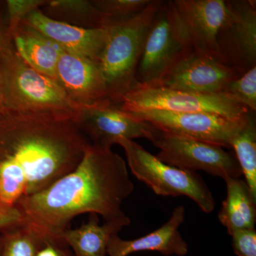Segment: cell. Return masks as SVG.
<instances>
[{"mask_svg": "<svg viewBox=\"0 0 256 256\" xmlns=\"http://www.w3.org/2000/svg\"><path fill=\"white\" fill-rule=\"evenodd\" d=\"M90 142L70 120L0 110V202L42 191L73 171Z\"/></svg>", "mask_w": 256, "mask_h": 256, "instance_id": "cell-1", "label": "cell"}, {"mask_svg": "<svg viewBox=\"0 0 256 256\" xmlns=\"http://www.w3.org/2000/svg\"><path fill=\"white\" fill-rule=\"evenodd\" d=\"M134 188L122 156L90 144L73 171L15 206L23 223L45 242H64L62 234L79 215L100 216L104 222L130 220L122 205Z\"/></svg>", "mask_w": 256, "mask_h": 256, "instance_id": "cell-2", "label": "cell"}, {"mask_svg": "<svg viewBox=\"0 0 256 256\" xmlns=\"http://www.w3.org/2000/svg\"><path fill=\"white\" fill-rule=\"evenodd\" d=\"M0 80L4 107L8 110L53 114L74 122L82 108L56 80L25 63L12 42L0 52Z\"/></svg>", "mask_w": 256, "mask_h": 256, "instance_id": "cell-3", "label": "cell"}, {"mask_svg": "<svg viewBox=\"0 0 256 256\" xmlns=\"http://www.w3.org/2000/svg\"><path fill=\"white\" fill-rule=\"evenodd\" d=\"M164 0H152L134 18L111 24L98 64L105 78L109 99L118 104L136 86V74L148 30Z\"/></svg>", "mask_w": 256, "mask_h": 256, "instance_id": "cell-4", "label": "cell"}, {"mask_svg": "<svg viewBox=\"0 0 256 256\" xmlns=\"http://www.w3.org/2000/svg\"><path fill=\"white\" fill-rule=\"evenodd\" d=\"M118 144L124 148L132 174L156 194L185 196L204 213L210 214L214 210V197L203 178L196 172L166 164L134 141L122 140Z\"/></svg>", "mask_w": 256, "mask_h": 256, "instance_id": "cell-5", "label": "cell"}, {"mask_svg": "<svg viewBox=\"0 0 256 256\" xmlns=\"http://www.w3.org/2000/svg\"><path fill=\"white\" fill-rule=\"evenodd\" d=\"M117 105L126 112L152 110L208 112L233 120L244 118L250 112L232 96L224 92L194 94L138 84L121 98Z\"/></svg>", "mask_w": 256, "mask_h": 256, "instance_id": "cell-6", "label": "cell"}, {"mask_svg": "<svg viewBox=\"0 0 256 256\" xmlns=\"http://www.w3.org/2000/svg\"><path fill=\"white\" fill-rule=\"evenodd\" d=\"M150 142L159 149L156 158L166 164L188 171H204L224 180L242 176L235 156L222 146L174 136L158 128Z\"/></svg>", "mask_w": 256, "mask_h": 256, "instance_id": "cell-7", "label": "cell"}, {"mask_svg": "<svg viewBox=\"0 0 256 256\" xmlns=\"http://www.w3.org/2000/svg\"><path fill=\"white\" fill-rule=\"evenodd\" d=\"M188 50V38L172 0L164 1L146 34L136 74L138 85L156 82Z\"/></svg>", "mask_w": 256, "mask_h": 256, "instance_id": "cell-8", "label": "cell"}, {"mask_svg": "<svg viewBox=\"0 0 256 256\" xmlns=\"http://www.w3.org/2000/svg\"><path fill=\"white\" fill-rule=\"evenodd\" d=\"M240 74L216 56L186 50L150 86L200 94L224 92Z\"/></svg>", "mask_w": 256, "mask_h": 256, "instance_id": "cell-9", "label": "cell"}, {"mask_svg": "<svg viewBox=\"0 0 256 256\" xmlns=\"http://www.w3.org/2000/svg\"><path fill=\"white\" fill-rule=\"evenodd\" d=\"M127 114L152 124L162 132L228 149H230L232 140L244 127L248 116V114L244 118L233 120L208 112H172L152 110Z\"/></svg>", "mask_w": 256, "mask_h": 256, "instance_id": "cell-10", "label": "cell"}, {"mask_svg": "<svg viewBox=\"0 0 256 256\" xmlns=\"http://www.w3.org/2000/svg\"><path fill=\"white\" fill-rule=\"evenodd\" d=\"M92 146L111 149L122 140L146 138L151 141L156 128L132 117L110 99L82 106L74 121Z\"/></svg>", "mask_w": 256, "mask_h": 256, "instance_id": "cell-11", "label": "cell"}, {"mask_svg": "<svg viewBox=\"0 0 256 256\" xmlns=\"http://www.w3.org/2000/svg\"><path fill=\"white\" fill-rule=\"evenodd\" d=\"M217 35L220 60L240 74L256 66V1L227 0Z\"/></svg>", "mask_w": 256, "mask_h": 256, "instance_id": "cell-12", "label": "cell"}, {"mask_svg": "<svg viewBox=\"0 0 256 256\" xmlns=\"http://www.w3.org/2000/svg\"><path fill=\"white\" fill-rule=\"evenodd\" d=\"M172 2L190 50L220 58L216 38L226 16V1L172 0Z\"/></svg>", "mask_w": 256, "mask_h": 256, "instance_id": "cell-13", "label": "cell"}, {"mask_svg": "<svg viewBox=\"0 0 256 256\" xmlns=\"http://www.w3.org/2000/svg\"><path fill=\"white\" fill-rule=\"evenodd\" d=\"M56 80L78 105H92L109 99L105 78L98 64L64 50L57 63Z\"/></svg>", "mask_w": 256, "mask_h": 256, "instance_id": "cell-14", "label": "cell"}, {"mask_svg": "<svg viewBox=\"0 0 256 256\" xmlns=\"http://www.w3.org/2000/svg\"><path fill=\"white\" fill-rule=\"evenodd\" d=\"M24 22L60 45L62 50L98 63L110 34V26L86 28L56 21L41 10L34 12Z\"/></svg>", "mask_w": 256, "mask_h": 256, "instance_id": "cell-15", "label": "cell"}, {"mask_svg": "<svg viewBox=\"0 0 256 256\" xmlns=\"http://www.w3.org/2000/svg\"><path fill=\"white\" fill-rule=\"evenodd\" d=\"M185 220V208L176 207L166 223L144 236L124 240L118 234L112 236L108 245V256H129L138 252H158L164 256H186L188 252L178 228Z\"/></svg>", "mask_w": 256, "mask_h": 256, "instance_id": "cell-16", "label": "cell"}, {"mask_svg": "<svg viewBox=\"0 0 256 256\" xmlns=\"http://www.w3.org/2000/svg\"><path fill=\"white\" fill-rule=\"evenodd\" d=\"M13 48L26 64L56 80L62 47L28 24L20 23L10 34Z\"/></svg>", "mask_w": 256, "mask_h": 256, "instance_id": "cell-17", "label": "cell"}, {"mask_svg": "<svg viewBox=\"0 0 256 256\" xmlns=\"http://www.w3.org/2000/svg\"><path fill=\"white\" fill-rule=\"evenodd\" d=\"M131 220H114L100 224L98 216L89 214L88 220L76 228H68L62 235V242L74 256H108L109 240L118 234Z\"/></svg>", "mask_w": 256, "mask_h": 256, "instance_id": "cell-18", "label": "cell"}, {"mask_svg": "<svg viewBox=\"0 0 256 256\" xmlns=\"http://www.w3.org/2000/svg\"><path fill=\"white\" fill-rule=\"evenodd\" d=\"M224 181L226 184V197L218 212L220 223L226 228L229 235L236 230L255 228L256 198L245 180L228 178Z\"/></svg>", "mask_w": 256, "mask_h": 256, "instance_id": "cell-19", "label": "cell"}, {"mask_svg": "<svg viewBox=\"0 0 256 256\" xmlns=\"http://www.w3.org/2000/svg\"><path fill=\"white\" fill-rule=\"evenodd\" d=\"M41 11L52 20L78 28H98L112 24L92 0H47Z\"/></svg>", "mask_w": 256, "mask_h": 256, "instance_id": "cell-20", "label": "cell"}, {"mask_svg": "<svg viewBox=\"0 0 256 256\" xmlns=\"http://www.w3.org/2000/svg\"><path fill=\"white\" fill-rule=\"evenodd\" d=\"M255 112H250L244 127L230 142V148L242 170V175L256 198V124Z\"/></svg>", "mask_w": 256, "mask_h": 256, "instance_id": "cell-21", "label": "cell"}, {"mask_svg": "<svg viewBox=\"0 0 256 256\" xmlns=\"http://www.w3.org/2000/svg\"><path fill=\"white\" fill-rule=\"evenodd\" d=\"M0 256H38L46 244L40 234L24 223L2 229Z\"/></svg>", "mask_w": 256, "mask_h": 256, "instance_id": "cell-22", "label": "cell"}, {"mask_svg": "<svg viewBox=\"0 0 256 256\" xmlns=\"http://www.w3.org/2000/svg\"><path fill=\"white\" fill-rule=\"evenodd\" d=\"M152 0H92L110 24L122 22L146 9Z\"/></svg>", "mask_w": 256, "mask_h": 256, "instance_id": "cell-23", "label": "cell"}, {"mask_svg": "<svg viewBox=\"0 0 256 256\" xmlns=\"http://www.w3.org/2000/svg\"><path fill=\"white\" fill-rule=\"evenodd\" d=\"M224 92L252 112L256 111V66L229 82Z\"/></svg>", "mask_w": 256, "mask_h": 256, "instance_id": "cell-24", "label": "cell"}, {"mask_svg": "<svg viewBox=\"0 0 256 256\" xmlns=\"http://www.w3.org/2000/svg\"><path fill=\"white\" fill-rule=\"evenodd\" d=\"M47 0H6L5 16L8 35L34 12L41 10Z\"/></svg>", "mask_w": 256, "mask_h": 256, "instance_id": "cell-25", "label": "cell"}, {"mask_svg": "<svg viewBox=\"0 0 256 256\" xmlns=\"http://www.w3.org/2000/svg\"><path fill=\"white\" fill-rule=\"evenodd\" d=\"M234 254L237 256H256V229L238 230L230 234Z\"/></svg>", "mask_w": 256, "mask_h": 256, "instance_id": "cell-26", "label": "cell"}, {"mask_svg": "<svg viewBox=\"0 0 256 256\" xmlns=\"http://www.w3.org/2000/svg\"><path fill=\"white\" fill-rule=\"evenodd\" d=\"M23 216L16 206H8L0 202V230L22 223Z\"/></svg>", "mask_w": 256, "mask_h": 256, "instance_id": "cell-27", "label": "cell"}, {"mask_svg": "<svg viewBox=\"0 0 256 256\" xmlns=\"http://www.w3.org/2000/svg\"><path fill=\"white\" fill-rule=\"evenodd\" d=\"M38 256H74L64 242H48L42 248Z\"/></svg>", "mask_w": 256, "mask_h": 256, "instance_id": "cell-28", "label": "cell"}, {"mask_svg": "<svg viewBox=\"0 0 256 256\" xmlns=\"http://www.w3.org/2000/svg\"><path fill=\"white\" fill-rule=\"evenodd\" d=\"M11 42L8 33L4 1H0V52Z\"/></svg>", "mask_w": 256, "mask_h": 256, "instance_id": "cell-29", "label": "cell"}, {"mask_svg": "<svg viewBox=\"0 0 256 256\" xmlns=\"http://www.w3.org/2000/svg\"><path fill=\"white\" fill-rule=\"evenodd\" d=\"M4 108V102H3L2 94L1 80H0V110Z\"/></svg>", "mask_w": 256, "mask_h": 256, "instance_id": "cell-30", "label": "cell"}, {"mask_svg": "<svg viewBox=\"0 0 256 256\" xmlns=\"http://www.w3.org/2000/svg\"><path fill=\"white\" fill-rule=\"evenodd\" d=\"M2 242V230H0V248H1Z\"/></svg>", "mask_w": 256, "mask_h": 256, "instance_id": "cell-31", "label": "cell"}]
</instances>
